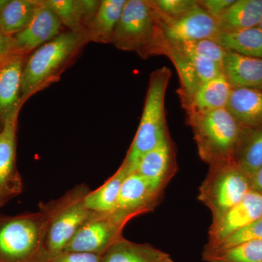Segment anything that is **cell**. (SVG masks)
<instances>
[{
	"label": "cell",
	"mask_w": 262,
	"mask_h": 262,
	"mask_svg": "<svg viewBox=\"0 0 262 262\" xmlns=\"http://www.w3.org/2000/svg\"><path fill=\"white\" fill-rule=\"evenodd\" d=\"M0 131H1V130H0Z\"/></svg>",
	"instance_id": "37"
},
{
	"label": "cell",
	"mask_w": 262,
	"mask_h": 262,
	"mask_svg": "<svg viewBox=\"0 0 262 262\" xmlns=\"http://www.w3.org/2000/svg\"><path fill=\"white\" fill-rule=\"evenodd\" d=\"M151 3L164 24L180 18L198 5L194 0H154Z\"/></svg>",
	"instance_id": "29"
},
{
	"label": "cell",
	"mask_w": 262,
	"mask_h": 262,
	"mask_svg": "<svg viewBox=\"0 0 262 262\" xmlns=\"http://www.w3.org/2000/svg\"><path fill=\"white\" fill-rule=\"evenodd\" d=\"M198 153L210 166L236 162L248 130L226 108L189 115Z\"/></svg>",
	"instance_id": "3"
},
{
	"label": "cell",
	"mask_w": 262,
	"mask_h": 262,
	"mask_svg": "<svg viewBox=\"0 0 262 262\" xmlns=\"http://www.w3.org/2000/svg\"><path fill=\"white\" fill-rule=\"evenodd\" d=\"M254 241H262V216L231 235L211 252L205 253L203 256L227 249L244 243Z\"/></svg>",
	"instance_id": "31"
},
{
	"label": "cell",
	"mask_w": 262,
	"mask_h": 262,
	"mask_svg": "<svg viewBox=\"0 0 262 262\" xmlns=\"http://www.w3.org/2000/svg\"><path fill=\"white\" fill-rule=\"evenodd\" d=\"M163 25L151 1L126 0L112 44L121 51H135L143 58L160 55Z\"/></svg>",
	"instance_id": "4"
},
{
	"label": "cell",
	"mask_w": 262,
	"mask_h": 262,
	"mask_svg": "<svg viewBox=\"0 0 262 262\" xmlns=\"http://www.w3.org/2000/svg\"><path fill=\"white\" fill-rule=\"evenodd\" d=\"M48 262H101V256L94 253L63 251Z\"/></svg>",
	"instance_id": "33"
},
{
	"label": "cell",
	"mask_w": 262,
	"mask_h": 262,
	"mask_svg": "<svg viewBox=\"0 0 262 262\" xmlns=\"http://www.w3.org/2000/svg\"><path fill=\"white\" fill-rule=\"evenodd\" d=\"M171 71L166 67L151 74L140 123L130 149L122 162L129 173L148 151L159 145L169 136L165 114V97Z\"/></svg>",
	"instance_id": "5"
},
{
	"label": "cell",
	"mask_w": 262,
	"mask_h": 262,
	"mask_svg": "<svg viewBox=\"0 0 262 262\" xmlns=\"http://www.w3.org/2000/svg\"><path fill=\"white\" fill-rule=\"evenodd\" d=\"M258 28L261 29V32H262V19H261V22H260L259 25H258Z\"/></svg>",
	"instance_id": "36"
},
{
	"label": "cell",
	"mask_w": 262,
	"mask_h": 262,
	"mask_svg": "<svg viewBox=\"0 0 262 262\" xmlns=\"http://www.w3.org/2000/svg\"><path fill=\"white\" fill-rule=\"evenodd\" d=\"M220 33L216 19L199 4L170 23L164 24L163 45L182 44L202 39H214Z\"/></svg>",
	"instance_id": "10"
},
{
	"label": "cell",
	"mask_w": 262,
	"mask_h": 262,
	"mask_svg": "<svg viewBox=\"0 0 262 262\" xmlns=\"http://www.w3.org/2000/svg\"><path fill=\"white\" fill-rule=\"evenodd\" d=\"M27 56H15L0 68V123L3 127L24 103L21 100V79Z\"/></svg>",
	"instance_id": "15"
},
{
	"label": "cell",
	"mask_w": 262,
	"mask_h": 262,
	"mask_svg": "<svg viewBox=\"0 0 262 262\" xmlns=\"http://www.w3.org/2000/svg\"><path fill=\"white\" fill-rule=\"evenodd\" d=\"M236 163L250 179L262 166V127L248 129L239 148Z\"/></svg>",
	"instance_id": "26"
},
{
	"label": "cell",
	"mask_w": 262,
	"mask_h": 262,
	"mask_svg": "<svg viewBox=\"0 0 262 262\" xmlns=\"http://www.w3.org/2000/svg\"><path fill=\"white\" fill-rule=\"evenodd\" d=\"M226 108L246 128H261L262 91L232 89Z\"/></svg>",
	"instance_id": "18"
},
{
	"label": "cell",
	"mask_w": 262,
	"mask_h": 262,
	"mask_svg": "<svg viewBox=\"0 0 262 262\" xmlns=\"http://www.w3.org/2000/svg\"><path fill=\"white\" fill-rule=\"evenodd\" d=\"M213 40L227 51L262 58V32L258 27L220 32Z\"/></svg>",
	"instance_id": "24"
},
{
	"label": "cell",
	"mask_w": 262,
	"mask_h": 262,
	"mask_svg": "<svg viewBox=\"0 0 262 262\" xmlns=\"http://www.w3.org/2000/svg\"><path fill=\"white\" fill-rule=\"evenodd\" d=\"M60 19L63 27L74 32H83L91 22L82 0H43Z\"/></svg>",
	"instance_id": "25"
},
{
	"label": "cell",
	"mask_w": 262,
	"mask_h": 262,
	"mask_svg": "<svg viewBox=\"0 0 262 262\" xmlns=\"http://www.w3.org/2000/svg\"><path fill=\"white\" fill-rule=\"evenodd\" d=\"M262 19V0H234L217 20L220 32L253 28Z\"/></svg>",
	"instance_id": "22"
},
{
	"label": "cell",
	"mask_w": 262,
	"mask_h": 262,
	"mask_svg": "<svg viewBox=\"0 0 262 262\" xmlns=\"http://www.w3.org/2000/svg\"><path fill=\"white\" fill-rule=\"evenodd\" d=\"M252 190L262 194V166L251 179Z\"/></svg>",
	"instance_id": "35"
},
{
	"label": "cell",
	"mask_w": 262,
	"mask_h": 262,
	"mask_svg": "<svg viewBox=\"0 0 262 262\" xmlns=\"http://www.w3.org/2000/svg\"><path fill=\"white\" fill-rule=\"evenodd\" d=\"M19 112L7 120L0 131V206L23 190L21 177L15 164Z\"/></svg>",
	"instance_id": "11"
},
{
	"label": "cell",
	"mask_w": 262,
	"mask_h": 262,
	"mask_svg": "<svg viewBox=\"0 0 262 262\" xmlns=\"http://www.w3.org/2000/svg\"><path fill=\"white\" fill-rule=\"evenodd\" d=\"M89 192L86 186H77L34 213L0 216V262L49 261L46 238L51 222Z\"/></svg>",
	"instance_id": "1"
},
{
	"label": "cell",
	"mask_w": 262,
	"mask_h": 262,
	"mask_svg": "<svg viewBox=\"0 0 262 262\" xmlns=\"http://www.w3.org/2000/svg\"><path fill=\"white\" fill-rule=\"evenodd\" d=\"M232 88L223 72L202 84L195 92L182 98L189 115L204 114L227 107Z\"/></svg>",
	"instance_id": "17"
},
{
	"label": "cell",
	"mask_w": 262,
	"mask_h": 262,
	"mask_svg": "<svg viewBox=\"0 0 262 262\" xmlns=\"http://www.w3.org/2000/svg\"><path fill=\"white\" fill-rule=\"evenodd\" d=\"M126 0H102L84 31L90 42L112 44L114 32Z\"/></svg>",
	"instance_id": "20"
},
{
	"label": "cell",
	"mask_w": 262,
	"mask_h": 262,
	"mask_svg": "<svg viewBox=\"0 0 262 262\" xmlns=\"http://www.w3.org/2000/svg\"><path fill=\"white\" fill-rule=\"evenodd\" d=\"M39 0H0V32L13 37L28 26Z\"/></svg>",
	"instance_id": "21"
},
{
	"label": "cell",
	"mask_w": 262,
	"mask_h": 262,
	"mask_svg": "<svg viewBox=\"0 0 262 262\" xmlns=\"http://www.w3.org/2000/svg\"><path fill=\"white\" fill-rule=\"evenodd\" d=\"M71 203L59 213L50 225L46 238V249L49 260L63 252L91 212L84 206L83 198Z\"/></svg>",
	"instance_id": "12"
},
{
	"label": "cell",
	"mask_w": 262,
	"mask_h": 262,
	"mask_svg": "<svg viewBox=\"0 0 262 262\" xmlns=\"http://www.w3.org/2000/svg\"><path fill=\"white\" fill-rule=\"evenodd\" d=\"M177 45L184 51L189 52L202 58L222 64L227 51L213 39H202L195 42H184Z\"/></svg>",
	"instance_id": "30"
},
{
	"label": "cell",
	"mask_w": 262,
	"mask_h": 262,
	"mask_svg": "<svg viewBox=\"0 0 262 262\" xmlns=\"http://www.w3.org/2000/svg\"><path fill=\"white\" fill-rule=\"evenodd\" d=\"M207 262H262V241H249L203 256Z\"/></svg>",
	"instance_id": "27"
},
{
	"label": "cell",
	"mask_w": 262,
	"mask_h": 262,
	"mask_svg": "<svg viewBox=\"0 0 262 262\" xmlns=\"http://www.w3.org/2000/svg\"><path fill=\"white\" fill-rule=\"evenodd\" d=\"M22 54L13 37H8L0 32V68L15 56Z\"/></svg>",
	"instance_id": "32"
},
{
	"label": "cell",
	"mask_w": 262,
	"mask_h": 262,
	"mask_svg": "<svg viewBox=\"0 0 262 262\" xmlns=\"http://www.w3.org/2000/svg\"><path fill=\"white\" fill-rule=\"evenodd\" d=\"M101 262H174L168 253L122 236L101 256Z\"/></svg>",
	"instance_id": "19"
},
{
	"label": "cell",
	"mask_w": 262,
	"mask_h": 262,
	"mask_svg": "<svg viewBox=\"0 0 262 262\" xmlns=\"http://www.w3.org/2000/svg\"><path fill=\"white\" fill-rule=\"evenodd\" d=\"M262 216V194L251 190L223 216L212 222L203 254L211 252L231 235Z\"/></svg>",
	"instance_id": "8"
},
{
	"label": "cell",
	"mask_w": 262,
	"mask_h": 262,
	"mask_svg": "<svg viewBox=\"0 0 262 262\" xmlns=\"http://www.w3.org/2000/svg\"><path fill=\"white\" fill-rule=\"evenodd\" d=\"M129 174L127 169L123 165H120L116 173L101 187L93 192H89L84 196V206L92 212H113L118 201L122 184Z\"/></svg>",
	"instance_id": "23"
},
{
	"label": "cell",
	"mask_w": 262,
	"mask_h": 262,
	"mask_svg": "<svg viewBox=\"0 0 262 262\" xmlns=\"http://www.w3.org/2000/svg\"><path fill=\"white\" fill-rule=\"evenodd\" d=\"M251 190V179L232 162L210 166L199 188L198 200L211 211L212 222H215Z\"/></svg>",
	"instance_id": "6"
},
{
	"label": "cell",
	"mask_w": 262,
	"mask_h": 262,
	"mask_svg": "<svg viewBox=\"0 0 262 262\" xmlns=\"http://www.w3.org/2000/svg\"><path fill=\"white\" fill-rule=\"evenodd\" d=\"M39 2L40 5L28 26L13 37L19 51L27 56L64 32L56 13L43 0Z\"/></svg>",
	"instance_id": "13"
},
{
	"label": "cell",
	"mask_w": 262,
	"mask_h": 262,
	"mask_svg": "<svg viewBox=\"0 0 262 262\" xmlns=\"http://www.w3.org/2000/svg\"><path fill=\"white\" fill-rule=\"evenodd\" d=\"M234 2V0H202L198 1V4L208 14L218 20Z\"/></svg>",
	"instance_id": "34"
},
{
	"label": "cell",
	"mask_w": 262,
	"mask_h": 262,
	"mask_svg": "<svg viewBox=\"0 0 262 262\" xmlns=\"http://www.w3.org/2000/svg\"><path fill=\"white\" fill-rule=\"evenodd\" d=\"M163 194L149 181L134 172L124 181L116 206L112 213L119 220L127 224L138 215L152 211Z\"/></svg>",
	"instance_id": "9"
},
{
	"label": "cell",
	"mask_w": 262,
	"mask_h": 262,
	"mask_svg": "<svg viewBox=\"0 0 262 262\" xmlns=\"http://www.w3.org/2000/svg\"><path fill=\"white\" fill-rule=\"evenodd\" d=\"M127 224L113 213L91 212L64 251L94 253L102 256L108 248L122 236Z\"/></svg>",
	"instance_id": "7"
},
{
	"label": "cell",
	"mask_w": 262,
	"mask_h": 262,
	"mask_svg": "<svg viewBox=\"0 0 262 262\" xmlns=\"http://www.w3.org/2000/svg\"><path fill=\"white\" fill-rule=\"evenodd\" d=\"M170 46L177 48L179 51L182 52L184 56L187 57L189 63L192 66L194 73H195L196 78L201 84L213 80L223 72L222 64L221 63L184 51L177 45H170Z\"/></svg>",
	"instance_id": "28"
},
{
	"label": "cell",
	"mask_w": 262,
	"mask_h": 262,
	"mask_svg": "<svg viewBox=\"0 0 262 262\" xmlns=\"http://www.w3.org/2000/svg\"><path fill=\"white\" fill-rule=\"evenodd\" d=\"M89 42L84 33L67 30L30 53L22 72V101L58 82Z\"/></svg>",
	"instance_id": "2"
},
{
	"label": "cell",
	"mask_w": 262,
	"mask_h": 262,
	"mask_svg": "<svg viewBox=\"0 0 262 262\" xmlns=\"http://www.w3.org/2000/svg\"><path fill=\"white\" fill-rule=\"evenodd\" d=\"M222 71L232 89L262 91V58L227 51Z\"/></svg>",
	"instance_id": "16"
},
{
	"label": "cell",
	"mask_w": 262,
	"mask_h": 262,
	"mask_svg": "<svg viewBox=\"0 0 262 262\" xmlns=\"http://www.w3.org/2000/svg\"><path fill=\"white\" fill-rule=\"evenodd\" d=\"M175 149L170 136L146 153L136 165L135 171L163 192L177 173Z\"/></svg>",
	"instance_id": "14"
}]
</instances>
